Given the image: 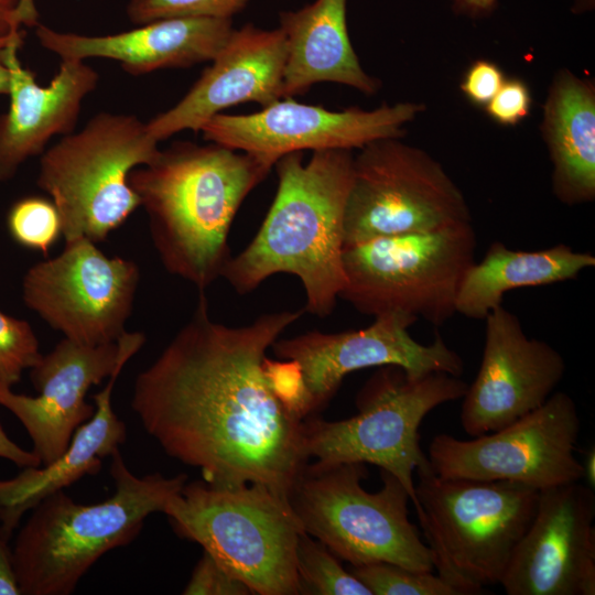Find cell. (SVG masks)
<instances>
[{
	"label": "cell",
	"mask_w": 595,
	"mask_h": 595,
	"mask_svg": "<svg viewBox=\"0 0 595 595\" xmlns=\"http://www.w3.org/2000/svg\"><path fill=\"white\" fill-rule=\"evenodd\" d=\"M303 312L227 326L199 291L190 321L136 378L131 407L145 432L208 484H256L289 499L310 459L303 420L273 392L264 359Z\"/></svg>",
	"instance_id": "6da1fadb"
},
{
	"label": "cell",
	"mask_w": 595,
	"mask_h": 595,
	"mask_svg": "<svg viewBox=\"0 0 595 595\" xmlns=\"http://www.w3.org/2000/svg\"><path fill=\"white\" fill-rule=\"evenodd\" d=\"M275 161L208 142L176 141L136 167L129 184L149 217L165 270L199 291L221 277L231 257V223Z\"/></svg>",
	"instance_id": "7a4b0ae2"
},
{
	"label": "cell",
	"mask_w": 595,
	"mask_h": 595,
	"mask_svg": "<svg viewBox=\"0 0 595 595\" xmlns=\"http://www.w3.org/2000/svg\"><path fill=\"white\" fill-rule=\"evenodd\" d=\"M353 150L313 151L281 156L278 187L258 232L225 264L221 277L240 294L269 277L290 273L305 292L304 311L326 317L346 278L343 268L344 214L351 181Z\"/></svg>",
	"instance_id": "3957f363"
},
{
	"label": "cell",
	"mask_w": 595,
	"mask_h": 595,
	"mask_svg": "<svg viewBox=\"0 0 595 595\" xmlns=\"http://www.w3.org/2000/svg\"><path fill=\"white\" fill-rule=\"evenodd\" d=\"M115 493L85 505L64 489L43 500L20 529L12 563L21 595H68L107 552L130 543L144 520L164 512L187 482L186 474L134 475L118 450L111 454Z\"/></svg>",
	"instance_id": "277c9868"
},
{
	"label": "cell",
	"mask_w": 595,
	"mask_h": 595,
	"mask_svg": "<svg viewBox=\"0 0 595 595\" xmlns=\"http://www.w3.org/2000/svg\"><path fill=\"white\" fill-rule=\"evenodd\" d=\"M416 516L439 575L462 595L499 584L528 529L539 490L506 480L446 478L416 468Z\"/></svg>",
	"instance_id": "5b68a950"
},
{
	"label": "cell",
	"mask_w": 595,
	"mask_h": 595,
	"mask_svg": "<svg viewBox=\"0 0 595 595\" xmlns=\"http://www.w3.org/2000/svg\"><path fill=\"white\" fill-rule=\"evenodd\" d=\"M163 513L181 538L203 547L251 593L300 594L296 544L304 529L288 498L256 484L195 480Z\"/></svg>",
	"instance_id": "8992f818"
},
{
	"label": "cell",
	"mask_w": 595,
	"mask_h": 595,
	"mask_svg": "<svg viewBox=\"0 0 595 595\" xmlns=\"http://www.w3.org/2000/svg\"><path fill=\"white\" fill-rule=\"evenodd\" d=\"M145 122L127 113L98 112L40 155L36 184L55 204L64 240L97 244L140 207L129 184L136 167L160 153Z\"/></svg>",
	"instance_id": "52a82bcc"
},
{
	"label": "cell",
	"mask_w": 595,
	"mask_h": 595,
	"mask_svg": "<svg viewBox=\"0 0 595 595\" xmlns=\"http://www.w3.org/2000/svg\"><path fill=\"white\" fill-rule=\"evenodd\" d=\"M467 383L447 372L412 377L398 366H381L357 396L358 412L345 420H303V447L316 466L372 464L399 479L418 506L414 470L428 456L420 447L419 428L429 412L462 399Z\"/></svg>",
	"instance_id": "ba28073f"
},
{
	"label": "cell",
	"mask_w": 595,
	"mask_h": 595,
	"mask_svg": "<svg viewBox=\"0 0 595 595\" xmlns=\"http://www.w3.org/2000/svg\"><path fill=\"white\" fill-rule=\"evenodd\" d=\"M380 475L382 487L370 493L361 485L365 463L307 464L289 501L304 531L353 566L387 562L433 571L432 552L409 518L405 488L387 470Z\"/></svg>",
	"instance_id": "9c48e42d"
},
{
	"label": "cell",
	"mask_w": 595,
	"mask_h": 595,
	"mask_svg": "<svg viewBox=\"0 0 595 595\" xmlns=\"http://www.w3.org/2000/svg\"><path fill=\"white\" fill-rule=\"evenodd\" d=\"M476 247L472 221L345 246L339 299L374 318L401 314L442 326L456 313Z\"/></svg>",
	"instance_id": "30bf717a"
},
{
	"label": "cell",
	"mask_w": 595,
	"mask_h": 595,
	"mask_svg": "<svg viewBox=\"0 0 595 595\" xmlns=\"http://www.w3.org/2000/svg\"><path fill=\"white\" fill-rule=\"evenodd\" d=\"M359 150L345 206V246L472 221L462 191L424 151L394 138Z\"/></svg>",
	"instance_id": "8fae6325"
},
{
	"label": "cell",
	"mask_w": 595,
	"mask_h": 595,
	"mask_svg": "<svg viewBox=\"0 0 595 595\" xmlns=\"http://www.w3.org/2000/svg\"><path fill=\"white\" fill-rule=\"evenodd\" d=\"M580 430L573 398L558 391L497 431L472 440L437 434L426 456L441 477L506 480L540 491L584 478L583 463L575 455Z\"/></svg>",
	"instance_id": "7c38bea8"
},
{
	"label": "cell",
	"mask_w": 595,
	"mask_h": 595,
	"mask_svg": "<svg viewBox=\"0 0 595 595\" xmlns=\"http://www.w3.org/2000/svg\"><path fill=\"white\" fill-rule=\"evenodd\" d=\"M140 281L138 264L106 256L91 240L65 241L22 280L25 305L64 337L85 345L117 342L127 331Z\"/></svg>",
	"instance_id": "4fadbf2b"
},
{
	"label": "cell",
	"mask_w": 595,
	"mask_h": 595,
	"mask_svg": "<svg viewBox=\"0 0 595 595\" xmlns=\"http://www.w3.org/2000/svg\"><path fill=\"white\" fill-rule=\"evenodd\" d=\"M416 321L401 314L375 317L361 329L337 333L311 331L290 338H278L271 346L279 359L291 360L301 377L304 419L322 410L354 371L398 366L412 377L447 372L457 377L464 361L440 334L429 344L415 340L409 328Z\"/></svg>",
	"instance_id": "5bb4252c"
},
{
	"label": "cell",
	"mask_w": 595,
	"mask_h": 595,
	"mask_svg": "<svg viewBox=\"0 0 595 595\" xmlns=\"http://www.w3.org/2000/svg\"><path fill=\"white\" fill-rule=\"evenodd\" d=\"M422 109L419 104L398 102L335 111L281 98L249 115L217 113L201 131L207 142L277 162L303 150H354L380 139H399Z\"/></svg>",
	"instance_id": "9a60e30c"
},
{
	"label": "cell",
	"mask_w": 595,
	"mask_h": 595,
	"mask_svg": "<svg viewBox=\"0 0 595 595\" xmlns=\"http://www.w3.org/2000/svg\"><path fill=\"white\" fill-rule=\"evenodd\" d=\"M144 342L141 332H126L117 342L101 345L64 337L29 369L36 396L0 386V405L24 426L41 465L56 459L77 428L93 416L95 404L86 401L88 390L125 366Z\"/></svg>",
	"instance_id": "2e32d148"
},
{
	"label": "cell",
	"mask_w": 595,
	"mask_h": 595,
	"mask_svg": "<svg viewBox=\"0 0 595 595\" xmlns=\"http://www.w3.org/2000/svg\"><path fill=\"white\" fill-rule=\"evenodd\" d=\"M595 495L580 482L539 491L500 585L508 595L595 594Z\"/></svg>",
	"instance_id": "e0dca14e"
},
{
	"label": "cell",
	"mask_w": 595,
	"mask_h": 595,
	"mask_svg": "<svg viewBox=\"0 0 595 595\" xmlns=\"http://www.w3.org/2000/svg\"><path fill=\"white\" fill-rule=\"evenodd\" d=\"M484 321L480 366L462 398L461 424L472 437L542 405L566 370L562 355L549 343L528 337L518 316L502 305Z\"/></svg>",
	"instance_id": "ac0fdd59"
},
{
	"label": "cell",
	"mask_w": 595,
	"mask_h": 595,
	"mask_svg": "<svg viewBox=\"0 0 595 595\" xmlns=\"http://www.w3.org/2000/svg\"><path fill=\"white\" fill-rule=\"evenodd\" d=\"M286 48L280 28L264 30L248 23L232 30L185 96L145 122L150 137L162 141L202 127L224 109L245 102L261 107L282 98Z\"/></svg>",
	"instance_id": "d6986e66"
},
{
	"label": "cell",
	"mask_w": 595,
	"mask_h": 595,
	"mask_svg": "<svg viewBox=\"0 0 595 595\" xmlns=\"http://www.w3.org/2000/svg\"><path fill=\"white\" fill-rule=\"evenodd\" d=\"M22 42L17 39L2 50L10 104L0 115V182L12 178L28 159L41 155L54 136L75 130L83 101L99 79L85 61L62 60L48 85H39L19 60Z\"/></svg>",
	"instance_id": "ffe728a7"
},
{
	"label": "cell",
	"mask_w": 595,
	"mask_h": 595,
	"mask_svg": "<svg viewBox=\"0 0 595 595\" xmlns=\"http://www.w3.org/2000/svg\"><path fill=\"white\" fill-rule=\"evenodd\" d=\"M232 30V19L172 18L108 35L62 32L39 23L35 35L42 47L61 60H113L139 76L210 62Z\"/></svg>",
	"instance_id": "44dd1931"
},
{
	"label": "cell",
	"mask_w": 595,
	"mask_h": 595,
	"mask_svg": "<svg viewBox=\"0 0 595 595\" xmlns=\"http://www.w3.org/2000/svg\"><path fill=\"white\" fill-rule=\"evenodd\" d=\"M285 40L282 98L306 93L329 82L372 95L379 82L361 67L347 30L346 0H315L295 11L279 13Z\"/></svg>",
	"instance_id": "7402d4cb"
},
{
	"label": "cell",
	"mask_w": 595,
	"mask_h": 595,
	"mask_svg": "<svg viewBox=\"0 0 595 595\" xmlns=\"http://www.w3.org/2000/svg\"><path fill=\"white\" fill-rule=\"evenodd\" d=\"M125 366L118 367L102 390L93 396L95 412L74 432L67 448L46 465L22 468L15 477L0 480V511L14 531L22 516L47 496L63 490L86 475L97 474L102 459L126 441L127 429L115 413L111 396Z\"/></svg>",
	"instance_id": "603a6c76"
},
{
	"label": "cell",
	"mask_w": 595,
	"mask_h": 595,
	"mask_svg": "<svg viewBox=\"0 0 595 595\" xmlns=\"http://www.w3.org/2000/svg\"><path fill=\"white\" fill-rule=\"evenodd\" d=\"M544 132L553 162L555 196L569 205L595 198V91L584 79L563 72L544 108Z\"/></svg>",
	"instance_id": "cb8c5ba5"
},
{
	"label": "cell",
	"mask_w": 595,
	"mask_h": 595,
	"mask_svg": "<svg viewBox=\"0 0 595 595\" xmlns=\"http://www.w3.org/2000/svg\"><path fill=\"white\" fill-rule=\"evenodd\" d=\"M594 266L592 253L576 251L564 244L524 251L494 241L484 258L474 261L465 272L455 310L467 318L485 320L502 305L504 295L511 290L573 280Z\"/></svg>",
	"instance_id": "d4e9b609"
},
{
	"label": "cell",
	"mask_w": 595,
	"mask_h": 595,
	"mask_svg": "<svg viewBox=\"0 0 595 595\" xmlns=\"http://www.w3.org/2000/svg\"><path fill=\"white\" fill-rule=\"evenodd\" d=\"M296 572L300 594L371 595L325 544L305 531L300 534L296 544Z\"/></svg>",
	"instance_id": "484cf974"
},
{
	"label": "cell",
	"mask_w": 595,
	"mask_h": 595,
	"mask_svg": "<svg viewBox=\"0 0 595 595\" xmlns=\"http://www.w3.org/2000/svg\"><path fill=\"white\" fill-rule=\"evenodd\" d=\"M350 573L371 595H462L432 571H413L397 564L377 562L353 566Z\"/></svg>",
	"instance_id": "4316f807"
},
{
	"label": "cell",
	"mask_w": 595,
	"mask_h": 595,
	"mask_svg": "<svg viewBox=\"0 0 595 595\" xmlns=\"http://www.w3.org/2000/svg\"><path fill=\"white\" fill-rule=\"evenodd\" d=\"M7 226L17 244L43 255H47L63 236L55 204L41 196H28L14 202L7 215Z\"/></svg>",
	"instance_id": "83f0119b"
},
{
	"label": "cell",
	"mask_w": 595,
	"mask_h": 595,
	"mask_svg": "<svg viewBox=\"0 0 595 595\" xmlns=\"http://www.w3.org/2000/svg\"><path fill=\"white\" fill-rule=\"evenodd\" d=\"M250 0H128L126 13L137 25L161 19H232Z\"/></svg>",
	"instance_id": "f1b7e54d"
},
{
	"label": "cell",
	"mask_w": 595,
	"mask_h": 595,
	"mask_svg": "<svg viewBox=\"0 0 595 595\" xmlns=\"http://www.w3.org/2000/svg\"><path fill=\"white\" fill-rule=\"evenodd\" d=\"M39 340L29 322L0 311V386L12 387L41 357Z\"/></svg>",
	"instance_id": "f546056e"
},
{
	"label": "cell",
	"mask_w": 595,
	"mask_h": 595,
	"mask_svg": "<svg viewBox=\"0 0 595 595\" xmlns=\"http://www.w3.org/2000/svg\"><path fill=\"white\" fill-rule=\"evenodd\" d=\"M185 595H248L250 589L227 573L206 551L194 567L184 587Z\"/></svg>",
	"instance_id": "4dcf8cb0"
},
{
	"label": "cell",
	"mask_w": 595,
	"mask_h": 595,
	"mask_svg": "<svg viewBox=\"0 0 595 595\" xmlns=\"http://www.w3.org/2000/svg\"><path fill=\"white\" fill-rule=\"evenodd\" d=\"M531 97L524 83L512 79L504 82L500 89L487 104V112L502 125H516L528 116Z\"/></svg>",
	"instance_id": "1f68e13d"
},
{
	"label": "cell",
	"mask_w": 595,
	"mask_h": 595,
	"mask_svg": "<svg viewBox=\"0 0 595 595\" xmlns=\"http://www.w3.org/2000/svg\"><path fill=\"white\" fill-rule=\"evenodd\" d=\"M504 82V75L496 64L478 61L467 71L461 88L473 102L487 105Z\"/></svg>",
	"instance_id": "d6a6232c"
},
{
	"label": "cell",
	"mask_w": 595,
	"mask_h": 595,
	"mask_svg": "<svg viewBox=\"0 0 595 595\" xmlns=\"http://www.w3.org/2000/svg\"><path fill=\"white\" fill-rule=\"evenodd\" d=\"M12 533L6 526L0 511V595H20L9 542Z\"/></svg>",
	"instance_id": "836d02e7"
},
{
	"label": "cell",
	"mask_w": 595,
	"mask_h": 595,
	"mask_svg": "<svg viewBox=\"0 0 595 595\" xmlns=\"http://www.w3.org/2000/svg\"><path fill=\"white\" fill-rule=\"evenodd\" d=\"M39 12L28 11L18 0H0V36L22 31L23 26H36Z\"/></svg>",
	"instance_id": "e575fe53"
},
{
	"label": "cell",
	"mask_w": 595,
	"mask_h": 595,
	"mask_svg": "<svg viewBox=\"0 0 595 595\" xmlns=\"http://www.w3.org/2000/svg\"><path fill=\"white\" fill-rule=\"evenodd\" d=\"M0 458L8 459L18 467H35L41 461L32 451H26L14 443L3 430L0 423Z\"/></svg>",
	"instance_id": "d590c367"
},
{
	"label": "cell",
	"mask_w": 595,
	"mask_h": 595,
	"mask_svg": "<svg viewBox=\"0 0 595 595\" xmlns=\"http://www.w3.org/2000/svg\"><path fill=\"white\" fill-rule=\"evenodd\" d=\"M458 12L472 17L485 15L493 11L497 0H452Z\"/></svg>",
	"instance_id": "8d00e7d4"
},
{
	"label": "cell",
	"mask_w": 595,
	"mask_h": 595,
	"mask_svg": "<svg viewBox=\"0 0 595 595\" xmlns=\"http://www.w3.org/2000/svg\"><path fill=\"white\" fill-rule=\"evenodd\" d=\"M22 37V31L12 32L8 35L0 36V95H8L10 88V75L2 58V50L12 41Z\"/></svg>",
	"instance_id": "74e56055"
},
{
	"label": "cell",
	"mask_w": 595,
	"mask_h": 595,
	"mask_svg": "<svg viewBox=\"0 0 595 595\" xmlns=\"http://www.w3.org/2000/svg\"><path fill=\"white\" fill-rule=\"evenodd\" d=\"M594 466H595V451H594V448H592L587 453L585 463H583L584 478L587 479L588 486H592V487L594 486V483H595V469H594Z\"/></svg>",
	"instance_id": "f35d334b"
},
{
	"label": "cell",
	"mask_w": 595,
	"mask_h": 595,
	"mask_svg": "<svg viewBox=\"0 0 595 595\" xmlns=\"http://www.w3.org/2000/svg\"><path fill=\"white\" fill-rule=\"evenodd\" d=\"M19 6L28 11L37 12L34 0H18Z\"/></svg>",
	"instance_id": "ab89813d"
},
{
	"label": "cell",
	"mask_w": 595,
	"mask_h": 595,
	"mask_svg": "<svg viewBox=\"0 0 595 595\" xmlns=\"http://www.w3.org/2000/svg\"><path fill=\"white\" fill-rule=\"evenodd\" d=\"M589 3H591V0H580L577 6H585V9H589L591 8Z\"/></svg>",
	"instance_id": "60d3db41"
}]
</instances>
